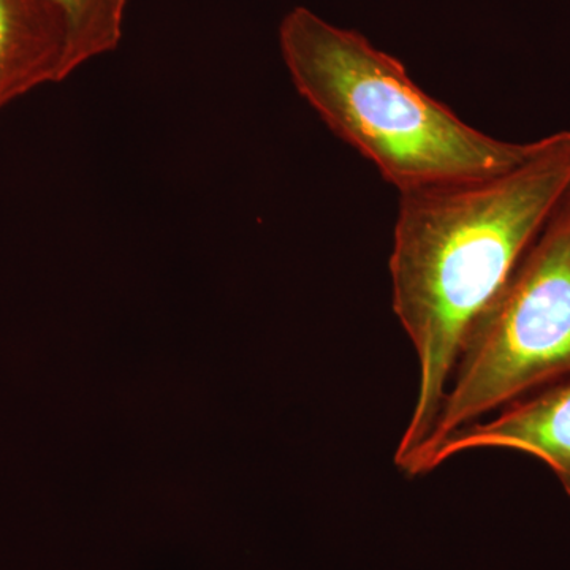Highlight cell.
Listing matches in <instances>:
<instances>
[{"instance_id": "6da1fadb", "label": "cell", "mask_w": 570, "mask_h": 570, "mask_svg": "<svg viewBox=\"0 0 570 570\" xmlns=\"http://www.w3.org/2000/svg\"><path fill=\"white\" fill-rule=\"evenodd\" d=\"M569 190L570 130H562L535 140L502 174L400 194L390 279L393 311L417 356L419 390L397 468L430 438L472 326Z\"/></svg>"}, {"instance_id": "7a4b0ae2", "label": "cell", "mask_w": 570, "mask_h": 570, "mask_svg": "<svg viewBox=\"0 0 570 570\" xmlns=\"http://www.w3.org/2000/svg\"><path fill=\"white\" fill-rule=\"evenodd\" d=\"M279 50L296 92L400 194L489 178L534 149L535 141L475 129L423 91L395 56L306 7L281 21Z\"/></svg>"}, {"instance_id": "3957f363", "label": "cell", "mask_w": 570, "mask_h": 570, "mask_svg": "<svg viewBox=\"0 0 570 570\" xmlns=\"http://www.w3.org/2000/svg\"><path fill=\"white\" fill-rule=\"evenodd\" d=\"M566 379H570V190L472 326L430 438L401 471L422 475L428 456L450 436Z\"/></svg>"}, {"instance_id": "277c9868", "label": "cell", "mask_w": 570, "mask_h": 570, "mask_svg": "<svg viewBox=\"0 0 570 570\" xmlns=\"http://www.w3.org/2000/svg\"><path fill=\"white\" fill-rule=\"evenodd\" d=\"M478 449H508L542 461L570 498V379L539 390L450 436L425 461L422 474Z\"/></svg>"}, {"instance_id": "5b68a950", "label": "cell", "mask_w": 570, "mask_h": 570, "mask_svg": "<svg viewBox=\"0 0 570 570\" xmlns=\"http://www.w3.org/2000/svg\"><path fill=\"white\" fill-rule=\"evenodd\" d=\"M66 24L51 0H0V112L70 77Z\"/></svg>"}, {"instance_id": "8992f818", "label": "cell", "mask_w": 570, "mask_h": 570, "mask_svg": "<svg viewBox=\"0 0 570 570\" xmlns=\"http://www.w3.org/2000/svg\"><path fill=\"white\" fill-rule=\"evenodd\" d=\"M61 13L69 43L70 73L110 55L122 39L129 0H51Z\"/></svg>"}]
</instances>
